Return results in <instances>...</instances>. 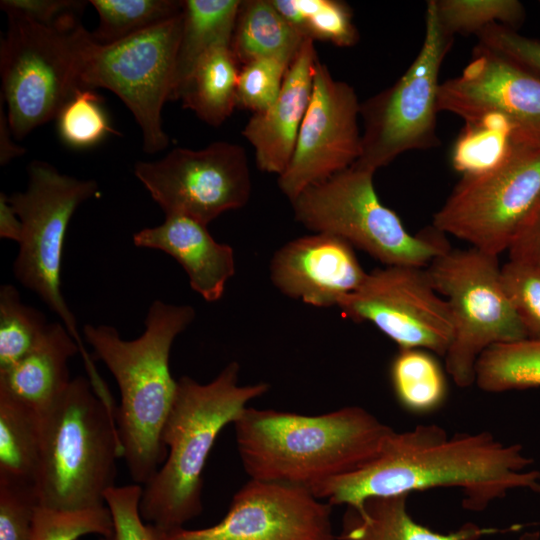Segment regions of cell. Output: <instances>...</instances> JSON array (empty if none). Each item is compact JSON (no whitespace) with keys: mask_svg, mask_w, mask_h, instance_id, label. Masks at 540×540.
Masks as SVG:
<instances>
[{"mask_svg":"<svg viewBox=\"0 0 540 540\" xmlns=\"http://www.w3.org/2000/svg\"><path fill=\"white\" fill-rule=\"evenodd\" d=\"M521 444H505L488 431L448 432L435 424L393 430L360 468L329 479L311 492L331 506L357 507L376 497L458 488L462 506L482 512L513 490L540 493V470Z\"/></svg>","mask_w":540,"mask_h":540,"instance_id":"obj_1","label":"cell"},{"mask_svg":"<svg viewBox=\"0 0 540 540\" xmlns=\"http://www.w3.org/2000/svg\"><path fill=\"white\" fill-rule=\"evenodd\" d=\"M195 316L190 305L154 300L147 311L145 330L136 339H123L111 325L83 327V340L119 387L115 421L122 458L136 484L148 483L166 459L162 432L177 389L169 367L170 352L176 337Z\"/></svg>","mask_w":540,"mask_h":540,"instance_id":"obj_2","label":"cell"},{"mask_svg":"<svg viewBox=\"0 0 540 540\" xmlns=\"http://www.w3.org/2000/svg\"><path fill=\"white\" fill-rule=\"evenodd\" d=\"M233 425L250 479L310 491L369 462L393 431L359 406L319 415L247 407Z\"/></svg>","mask_w":540,"mask_h":540,"instance_id":"obj_3","label":"cell"},{"mask_svg":"<svg viewBox=\"0 0 540 540\" xmlns=\"http://www.w3.org/2000/svg\"><path fill=\"white\" fill-rule=\"evenodd\" d=\"M240 366L227 364L210 382L177 380L175 398L162 432L167 456L143 485L140 514L146 523L174 529L202 511V474L216 438L240 417L249 402L269 390L259 382L239 384Z\"/></svg>","mask_w":540,"mask_h":540,"instance_id":"obj_4","label":"cell"},{"mask_svg":"<svg viewBox=\"0 0 540 540\" xmlns=\"http://www.w3.org/2000/svg\"><path fill=\"white\" fill-rule=\"evenodd\" d=\"M115 409L89 378L71 380L65 392L41 414V445L35 479L39 503L60 509L105 505L115 486L122 445Z\"/></svg>","mask_w":540,"mask_h":540,"instance_id":"obj_5","label":"cell"},{"mask_svg":"<svg viewBox=\"0 0 540 540\" xmlns=\"http://www.w3.org/2000/svg\"><path fill=\"white\" fill-rule=\"evenodd\" d=\"M375 171L353 164L303 190L291 201L294 218L314 233L348 242L385 266L427 267L451 249L445 234L425 229L413 235L379 199Z\"/></svg>","mask_w":540,"mask_h":540,"instance_id":"obj_6","label":"cell"},{"mask_svg":"<svg viewBox=\"0 0 540 540\" xmlns=\"http://www.w3.org/2000/svg\"><path fill=\"white\" fill-rule=\"evenodd\" d=\"M7 16L0 45L1 98L13 136L23 139L57 118L82 88V69L94 40L81 24L58 28L18 14Z\"/></svg>","mask_w":540,"mask_h":540,"instance_id":"obj_7","label":"cell"},{"mask_svg":"<svg viewBox=\"0 0 540 540\" xmlns=\"http://www.w3.org/2000/svg\"><path fill=\"white\" fill-rule=\"evenodd\" d=\"M97 195L94 180L68 176L47 162L33 161L28 167L26 189L8 196L23 226L12 266L14 277L58 315L77 341L87 373L97 370L63 297L61 268L70 220L83 202Z\"/></svg>","mask_w":540,"mask_h":540,"instance_id":"obj_8","label":"cell"},{"mask_svg":"<svg viewBox=\"0 0 540 540\" xmlns=\"http://www.w3.org/2000/svg\"><path fill=\"white\" fill-rule=\"evenodd\" d=\"M500 269L498 256L472 247L450 249L426 267L450 307L453 339L445 367L461 388L475 383L476 363L486 349L527 338L503 289Z\"/></svg>","mask_w":540,"mask_h":540,"instance_id":"obj_9","label":"cell"},{"mask_svg":"<svg viewBox=\"0 0 540 540\" xmlns=\"http://www.w3.org/2000/svg\"><path fill=\"white\" fill-rule=\"evenodd\" d=\"M425 20L424 41L406 72L360 105L363 131L361 155L355 165L376 172L405 152L439 144V73L454 37L439 24L433 0L427 2Z\"/></svg>","mask_w":540,"mask_h":540,"instance_id":"obj_10","label":"cell"},{"mask_svg":"<svg viewBox=\"0 0 540 540\" xmlns=\"http://www.w3.org/2000/svg\"><path fill=\"white\" fill-rule=\"evenodd\" d=\"M540 205V146L523 145L501 167L461 177L432 226L472 248L508 251Z\"/></svg>","mask_w":540,"mask_h":540,"instance_id":"obj_11","label":"cell"},{"mask_svg":"<svg viewBox=\"0 0 540 540\" xmlns=\"http://www.w3.org/2000/svg\"><path fill=\"white\" fill-rule=\"evenodd\" d=\"M181 27L182 12L108 45L94 41L82 69V88L108 89L131 111L148 153L169 143L161 112L171 98Z\"/></svg>","mask_w":540,"mask_h":540,"instance_id":"obj_12","label":"cell"},{"mask_svg":"<svg viewBox=\"0 0 540 540\" xmlns=\"http://www.w3.org/2000/svg\"><path fill=\"white\" fill-rule=\"evenodd\" d=\"M134 174L166 214L205 225L246 205L251 194L244 148L226 141L192 150L176 148L157 161H139Z\"/></svg>","mask_w":540,"mask_h":540,"instance_id":"obj_13","label":"cell"},{"mask_svg":"<svg viewBox=\"0 0 540 540\" xmlns=\"http://www.w3.org/2000/svg\"><path fill=\"white\" fill-rule=\"evenodd\" d=\"M338 307L351 320L376 326L399 349L444 357L453 339L449 304L433 287L426 267L377 268Z\"/></svg>","mask_w":540,"mask_h":540,"instance_id":"obj_14","label":"cell"},{"mask_svg":"<svg viewBox=\"0 0 540 540\" xmlns=\"http://www.w3.org/2000/svg\"><path fill=\"white\" fill-rule=\"evenodd\" d=\"M332 506L305 488L249 479L226 515L201 529H161L155 540H330Z\"/></svg>","mask_w":540,"mask_h":540,"instance_id":"obj_15","label":"cell"},{"mask_svg":"<svg viewBox=\"0 0 540 540\" xmlns=\"http://www.w3.org/2000/svg\"><path fill=\"white\" fill-rule=\"evenodd\" d=\"M360 105L349 84L317 61L311 99L278 185L290 202L306 188L351 167L361 155Z\"/></svg>","mask_w":540,"mask_h":540,"instance_id":"obj_16","label":"cell"},{"mask_svg":"<svg viewBox=\"0 0 540 540\" xmlns=\"http://www.w3.org/2000/svg\"><path fill=\"white\" fill-rule=\"evenodd\" d=\"M437 107L465 122L498 113L526 144L540 146V78L478 43L462 72L440 84Z\"/></svg>","mask_w":540,"mask_h":540,"instance_id":"obj_17","label":"cell"},{"mask_svg":"<svg viewBox=\"0 0 540 540\" xmlns=\"http://www.w3.org/2000/svg\"><path fill=\"white\" fill-rule=\"evenodd\" d=\"M273 285L284 295L314 307L339 306L364 281L352 247L327 233H314L281 246L269 265Z\"/></svg>","mask_w":540,"mask_h":540,"instance_id":"obj_18","label":"cell"},{"mask_svg":"<svg viewBox=\"0 0 540 540\" xmlns=\"http://www.w3.org/2000/svg\"><path fill=\"white\" fill-rule=\"evenodd\" d=\"M318 60L314 41L306 38L275 102L253 114L244 127L242 134L254 147L260 170L280 176L288 167L311 99Z\"/></svg>","mask_w":540,"mask_h":540,"instance_id":"obj_19","label":"cell"},{"mask_svg":"<svg viewBox=\"0 0 540 540\" xmlns=\"http://www.w3.org/2000/svg\"><path fill=\"white\" fill-rule=\"evenodd\" d=\"M132 239L136 247L160 250L174 258L190 287L207 302L222 298L235 273L232 247L217 242L207 225L185 215L166 214L161 224L137 231Z\"/></svg>","mask_w":540,"mask_h":540,"instance_id":"obj_20","label":"cell"},{"mask_svg":"<svg viewBox=\"0 0 540 540\" xmlns=\"http://www.w3.org/2000/svg\"><path fill=\"white\" fill-rule=\"evenodd\" d=\"M81 349L63 323H49L37 345L11 366L0 370V392L45 413L71 380L69 360Z\"/></svg>","mask_w":540,"mask_h":540,"instance_id":"obj_21","label":"cell"},{"mask_svg":"<svg viewBox=\"0 0 540 540\" xmlns=\"http://www.w3.org/2000/svg\"><path fill=\"white\" fill-rule=\"evenodd\" d=\"M409 495L376 497L357 507H347L339 540H479L516 531L518 526L482 527L465 523L457 530L441 533L415 521L407 508Z\"/></svg>","mask_w":540,"mask_h":540,"instance_id":"obj_22","label":"cell"},{"mask_svg":"<svg viewBox=\"0 0 540 540\" xmlns=\"http://www.w3.org/2000/svg\"><path fill=\"white\" fill-rule=\"evenodd\" d=\"M239 0H185L170 100L179 94L199 59L212 48L231 45Z\"/></svg>","mask_w":540,"mask_h":540,"instance_id":"obj_23","label":"cell"},{"mask_svg":"<svg viewBox=\"0 0 540 540\" xmlns=\"http://www.w3.org/2000/svg\"><path fill=\"white\" fill-rule=\"evenodd\" d=\"M305 39L271 0H247L241 1L230 47L242 66L272 57L292 62Z\"/></svg>","mask_w":540,"mask_h":540,"instance_id":"obj_24","label":"cell"},{"mask_svg":"<svg viewBox=\"0 0 540 540\" xmlns=\"http://www.w3.org/2000/svg\"><path fill=\"white\" fill-rule=\"evenodd\" d=\"M238 64L230 45L212 48L195 65L178 100L207 124L221 125L236 108Z\"/></svg>","mask_w":540,"mask_h":540,"instance_id":"obj_25","label":"cell"},{"mask_svg":"<svg viewBox=\"0 0 540 540\" xmlns=\"http://www.w3.org/2000/svg\"><path fill=\"white\" fill-rule=\"evenodd\" d=\"M526 144L502 115L489 112L466 121L451 150V164L462 177L478 176L504 165Z\"/></svg>","mask_w":540,"mask_h":540,"instance_id":"obj_26","label":"cell"},{"mask_svg":"<svg viewBox=\"0 0 540 540\" xmlns=\"http://www.w3.org/2000/svg\"><path fill=\"white\" fill-rule=\"evenodd\" d=\"M41 421L39 412L0 392V478L35 484Z\"/></svg>","mask_w":540,"mask_h":540,"instance_id":"obj_27","label":"cell"},{"mask_svg":"<svg viewBox=\"0 0 540 540\" xmlns=\"http://www.w3.org/2000/svg\"><path fill=\"white\" fill-rule=\"evenodd\" d=\"M390 380L398 403L410 413L428 414L446 401L445 374L427 350L399 349L391 362Z\"/></svg>","mask_w":540,"mask_h":540,"instance_id":"obj_28","label":"cell"},{"mask_svg":"<svg viewBox=\"0 0 540 540\" xmlns=\"http://www.w3.org/2000/svg\"><path fill=\"white\" fill-rule=\"evenodd\" d=\"M475 383L488 393L540 387V339L496 344L479 357Z\"/></svg>","mask_w":540,"mask_h":540,"instance_id":"obj_29","label":"cell"},{"mask_svg":"<svg viewBox=\"0 0 540 540\" xmlns=\"http://www.w3.org/2000/svg\"><path fill=\"white\" fill-rule=\"evenodd\" d=\"M277 11L303 37L330 42L339 47H351L359 33L353 22L352 10L337 0H271Z\"/></svg>","mask_w":540,"mask_h":540,"instance_id":"obj_30","label":"cell"},{"mask_svg":"<svg viewBox=\"0 0 540 540\" xmlns=\"http://www.w3.org/2000/svg\"><path fill=\"white\" fill-rule=\"evenodd\" d=\"M99 24L91 33L99 45H108L182 12L183 1L176 0H91Z\"/></svg>","mask_w":540,"mask_h":540,"instance_id":"obj_31","label":"cell"},{"mask_svg":"<svg viewBox=\"0 0 540 540\" xmlns=\"http://www.w3.org/2000/svg\"><path fill=\"white\" fill-rule=\"evenodd\" d=\"M45 315L25 304L14 285L0 287V370L27 353L41 340L48 328Z\"/></svg>","mask_w":540,"mask_h":540,"instance_id":"obj_32","label":"cell"},{"mask_svg":"<svg viewBox=\"0 0 540 540\" xmlns=\"http://www.w3.org/2000/svg\"><path fill=\"white\" fill-rule=\"evenodd\" d=\"M433 4L439 24L453 37L477 35L493 24L517 31L526 16L518 0H433Z\"/></svg>","mask_w":540,"mask_h":540,"instance_id":"obj_33","label":"cell"},{"mask_svg":"<svg viewBox=\"0 0 540 540\" xmlns=\"http://www.w3.org/2000/svg\"><path fill=\"white\" fill-rule=\"evenodd\" d=\"M113 519L108 506L60 509L39 504L30 540H78L86 535H112Z\"/></svg>","mask_w":540,"mask_h":540,"instance_id":"obj_34","label":"cell"},{"mask_svg":"<svg viewBox=\"0 0 540 540\" xmlns=\"http://www.w3.org/2000/svg\"><path fill=\"white\" fill-rule=\"evenodd\" d=\"M93 89L79 88L57 116L61 140L73 148H89L110 134H118Z\"/></svg>","mask_w":540,"mask_h":540,"instance_id":"obj_35","label":"cell"},{"mask_svg":"<svg viewBox=\"0 0 540 540\" xmlns=\"http://www.w3.org/2000/svg\"><path fill=\"white\" fill-rule=\"evenodd\" d=\"M292 62L283 58H261L243 65L238 74L236 107L253 114L264 112L277 99Z\"/></svg>","mask_w":540,"mask_h":540,"instance_id":"obj_36","label":"cell"},{"mask_svg":"<svg viewBox=\"0 0 540 540\" xmlns=\"http://www.w3.org/2000/svg\"><path fill=\"white\" fill-rule=\"evenodd\" d=\"M508 301L529 339H540V268L508 260L500 269Z\"/></svg>","mask_w":540,"mask_h":540,"instance_id":"obj_37","label":"cell"},{"mask_svg":"<svg viewBox=\"0 0 540 540\" xmlns=\"http://www.w3.org/2000/svg\"><path fill=\"white\" fill-rule=\"evenodd\" d=\"M39 504L35 484L0 478V540H30Z\"/></svg>","mask_w":540,"mask_h":540,"instance_id":"obj_38","label":"cell"},{"mask_svg":"<svg viewBox=\"0 0 540 540\" xmlns=\"http://www.w3.org/2000/svg\"><path fill=\"white\" fill-rule=\"evenodd\" d=\"M143 486L131 484L114 486L105 495L114 530L111 536L100 540H155L151 526L140 514Z\"/></svg>","mask_w":540,"mask_h":540,"instance_id":"obj_39","label":"cell"},{"mask_svg":"<svg viewBox=\"0 0 540 540\" xmlns=\"http://www.w3.org/2000/svg\"><path fill=\"white\" fill-rule=\"evenodd\" d=\"M476 36L478 44L505 56L540 78V40L523 36L500 24L490 25Z\"/></svg>","mask_w":540,"mask_h":540,"instance_id":"obj_40","label":"cell"},{"mask_svg":"<svg viewBox=\"0 0 540 540\" xmlns=\"http://www.w3.org/2000/svg\"><path fill=\"white\" fill-rule=\"evenodd\" d=\"M87 2L78 0H2L6 14L27 17L49 27L70 28L80 23L79 16Z\"/></svg>","mask_w":540,"mask_h":540,"instance_id":"obj_41","label":"cell"},{"mask_svg":"<svg viewBox=\"0 0 540 540\" xmlns=\"http://www.w3.org/2000/svg\"><path fill=\"white\" fill-rule=\"evenodd\" d=\"M509 260L540 268V205L508 249Z\"/></svg>","mask_w":540,"mask_h":540,"instance_id":"obj_42","label":"cell"},{"mask_svg":"<svg viewBox=\"0 0 540 540\" xmlns=\"http://www.w3.org/2000/svg\"><path fill=\"white\" fill-rule=\"evenodd\" d=\"M22 221L9 201V197L0 194V238L19 243L22 236Z\"/></svg>","mask_w":540,"mask_h":540,"instance_id":"obj_43","label":"cell"},{"mask_svg":"<svg viewBox=\"0 0 540 540\" xmlns=\"http://www.w3.org/2000/svg\"><path fill=\"white\" fill-rule=\"evenodd\" d=\"M4 108L0 106V163L1 165L8 164L12 159L21 156L25 149L19 147L12 139L13 134L9 126L7 114Z\"/></svg>","mask_w":540,"mask_h":540,"instance_id":"obj_44","label":"cell"},{"mask_svg":"<svg viewBox=\"0 0 540 540\" xmlns=\"http://www.w3.org/2000/svg\"><path fill=\"white\" fill-rule=\"evenodd\" d=\"M519 540H540L539 531H527L521 534Z\"/></svg>","mask_w":540,"mask_h":540,"instance_id":"obj_45","label":"cell"},{"mask_svg":"<svg viewBox=\"0 0 540 540\" xmlns=\"http://www.w3.org/2000/svg\"><path fill=\"white\" fill-rule=\"evenodd\" d=\"M330 540H339V539H338L337 537H333V538L330 539Z\"/></svg>","mask_w":540,"mask_h":540,"instance_id":"obj_46","label":"cell"},{"mask_svg":"<svg viewBox=\"0 0 540 540\" xmlns=\"http://www.w3.org/2000/svg\"><path fill=\"white\" fill-rule=\"evenodd\" d=\"M539 3H540V1H539Z\"/></svg>","mask_w":540,"mask_h":540,"instance_id":"obj_47","label":"cell"}]
</instances>
